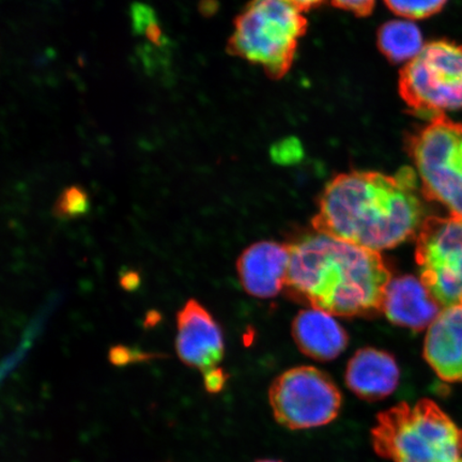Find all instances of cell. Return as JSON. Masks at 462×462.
Wrapping results in <instances>:
<instances>
[{
  "instance_id": "1",
  "label": "cell",
  "mask_w": 462,
  "mask_h": 462,
  "mask_svg": "<svg viewBox=\"0 0 462 462\" xmlns=\"http://www.w3.org/2000/svg\"><path fill=\"white\" fill-rule=\"evenodd\" d=\"M417 172L342 173L327 184L311 221L317 233L374 252L413 238L423 224Z\"/></svg>"
},
{
  "instance_id": "2",
  "label": "cell",
  "mask_w": 462,
  "mask_h": 462,
  "mask_svg": "<svg viewBox=\"0 0 462 462\" xmlns=\"http://www.w3.org/2000/svg\"><path fill=\"white\" fill-rule=\"evenodd\" d=\"M289 246L286 288L292 298L342 317L383 311L391 273L379 252L319 233Z\"/></svg>"
},
{
  "instance_id": "3",
  "label": "cell",
  "mask_w": 462,
  "mask_h": 462,
  "mask_svg": "<svg viewBox=\"0 0 462 462\" xmlns=\"http://www.w3.org/2000/svg\"><path fill=\"white\" fill-rule=\"evenodd\" d=\"M371 436L375 454L391 462H462V429L429 398L380 412Z\"/></svg>"
},
{
  "instance_id": "4",
  "label": "cell",
  "mask_w": 462,
  "mask_h": 462,
  "mask_svg": "<svg viewBox=\"0 0 462 462\" xmlns=\"http://www.w3.org/2000/svg\"><path fill=\"white\" fill-rule=\"evenodd\" d=\"M303 13L291 0H250L235 22L230 54L259 66L270 78H284L308 29Z\"/></svg>"
},
{
  "instance_id": "5",
  "label": "cell",
  "mask_w": 462,
  "mask_h": 462,
  "mask_svg": "<svg viewBox=\"0 0 462 462\" xmlns=\"http://www.w3.org/2000/svg\"><path fill=\"white\" fill-rule=\"evenodd\" d=\"M406 148L424 198L462 217V125L437 116L411 133Z\"/></svg>"
},
{
  "instance_id": "6",
  "label": "cell",
  "mask_w": 462,
  "mask_h": 462,
  "mask_svg": "<svg viewBox=\"0 0 462 462\" xmlns=\"http://www.w3.org/2000/svg\"><path fill=\"white\" fill-rule=\"evenodd\" d=\"M400 94L410 111L430 120L462 109V45L446 40L425 44L403 67Z\"/></svg>"
},
{
  "instance_id": "7",
  "label": "cell",
  "mask_w": 462,
  "mask_h": 462,
  "mask_svg": "<svg viewBox=\"0 0 462 462\" xmlns=\"http://www.w3.org/2000/svg\"><path fill=\"white\" fill-rule=\"evenodd\" d=\"M270 406L282 426L291 430L330 424L342 408V394L330 375L311 366L289 369L269 391Z\"/></svg>"
},
{
  "instance_id": "8",
  "label": "cell",
  "mask_w": 462,
  "mask_h": 462,
  "mask_svg": "<svg viewBox=\"0 0 462 462\" xmlns=\"http://www.w3.org/2000/svg\"><path fill=\"white\" fill-rule=\"evenodd\" d=\"M420 281L443 308L462 306V217H430L415 247Z\"/></svg>"
},
{
  "instance_id": "9",
  "label": "cell",
  "mask_w": 462,
  "mask_h": 462,
  "mask_svg": "<svg viewBox=\"0 0 462 462\" xmlns=\"http://www.w3.org/2000/svg\"><path fill=\"white\" fill-rule=\"evenodd\" d=\"M176 351L186 365L204 374L218 367L224 339L215 318L198 300L190 299L177 313Z\"/></svg>"
},
{
  "instance_id": "10",
  "label": "cell",
  "mask_w": 462,
  "mask_h": 462,
  "mask_svg": "<svg viewBox=\"0 0 462 462\" xmlns=\"http://www.w3.org/2000/svg\"><path fill=\"white\" fill-rule=\"evenodd\" d=\"M291 246L262 241L247 247L236 263L241 285L253 297L270 299L286 286Z\"/></svg>"
},
{
  "instance_id": "11",
  "label": "cell",
  "mask_w": 462,
  "mask_h": 462,
  "mask_svg": "<svg viewBox=\"0 0 462 462\" xmlns=\"http://www.w3.org/2000/svg\"><path fill=\"white\" fill-rule=\"evenodd\" d=\"M440 306L421 281L403 275L386 287L383 311L393 325L421 331L440 315Z\"/></svg>"
},
{
  "instance_id": "12",
  "label": "cell",
  "mask_w": 462,
  "mask_h": 462,
  "mask_svg": "<svg viewBox=\"0 0 462 462\" xmlns=\"http://www.w3.org/2000/svg\"><path fill=\"white\" fill-rule=\"evenodd\" d=\"M401 372L389 352L363 348L357 350L346 365L345 380L348 389L361 400L374 402L384 400L397 389Z\"/></svg>"
},
{
  "instance_id": "13",
  "label": "cell",
  "mask_w": 462,
  "mask_h": 462,
  "mask_svg": "<svg viewBox=\"0 0 462 462\" xmlns=\"http://www.w3.org/2000/svg\"><path fill=\"white\" fill-rule=\"evenodd\" d=\"M424 356L439 378L462 383V306L441 310L426 335Z\"/></svg>"
},
{
  "instance_id": "14",
  "label": "cell",
  "mask_w": 462,
  "mask_h": 462,
  "mask_svg": "<svg viewBox=\"0 0 462 462\" xmlns=\"http://www.w3.org/2000/svg\"><path fill=\"white\" fill-rule=\"evenodd\" d=\"M292 337L302 354L320 362L337 359L349 342L345 328L330 314L316 309L300 311L294 318Z\"/></svg>"
},
{
  "instance_id": "15",
  "label": "cell",
  "mask_w": 462,
  "mask_h": 462,
  "mask_svg": "<svg viewBox=\"0 0 462 462\" xmlns=\"http://www.w3.org/2000/svg\"><path fill=\"white\" fill-rule=\"evenodd\" d=\"M378 46L389 60L410 62L417 57L425 44L423 34L411 20H393L379 29Z\"/></svg>"
},
{
  "instance_id": "16",
  "label": "cell",
  "mask_w": 462,
  "mask_h": 462,
  "mask_svg": "<svg viewBox=\"0 0 462 462\" xmlns=\"http://www.w3.org/2000/svg\"><path fill=\"white\" fill-rule=\"evenodd\" d=\"M133 32L146 39L150 48L162 51L171 48L170 39L165 36L163 27L160 24L157 14L148 5L135 3L130 9Z\"/></svg>"
},
{
  "instance_id": "17",
  "label": "cell",
  "mask_w": 462,
  "mask_h": 462,
  "mask_svg": "<svg viewBox=\"0 0 462 462\" xmlns=\"http://www.w3.org/2000/svg\"><path fill=\"white\" fill-rule=\"evenodd\" d=\"M90 199L87 190L80 186H71L62 190L55 201L53 216L61 221L79 218L88 215Z\"/></svg>"
},
{
  "instance_id": "18",
  "label": "cell",
  "mask_w": 462,
  "mask_h": 462,
  "mask_svg": "<svg viewBox=\"0 0 462 462\" xmlns=\"http://www.w3.org/2000/svg\"><path fill=\"white\" fill-rule=\"evenodd\" d=\"M384 3L402 19L413 21L440 13L448 0H384Z\"/></svg>"
},
{
  "instance_id": "19",
  "label": "cell",
  "mask_w": 462,
  "mask_h": 462,
  "mask_svg": "<svg viewBox=\"0 0 462 462\" xmlns=\"http://www.w3.org/2000/svg\"><path fill=\"white\" fill-rule=\"evenodd\" d=\"M161 357L149 352H144L140 349H132L130 346L125 345L113 346L108 351V360L114 366L125 367L130 365L132 363L146 362Z\"/></svg>"
},
{
  "instance_id": "20",
  "label": "cell",
  "mask_w": 462,
  "mask_h": 462,
  "mask_svg": "<svg viewBox=\"0 0 462 462\" xmlns=\"http://www.w3.org/2000/svg\"><path fill=\"white\" fill-rule=\"evenodd\" d=\"M339 9L349 11L357 16H367L374 10L375 0H331Z\"/></svg>"
},
{
  "instance_id": "21",
  "label": "cell",
  "mask_w": 462,
  "mask_h": 462,
  "mask_svg": "<svg viewBox=\"0 0 462 462\" xmlns=\"http://www.w3.org/2000/svg\"><path fill=\"white\" fill-rule=\"evenodd\" d=\"M202 374H204L205 388L210 394H217L222 392L229 377L228 374L225 373L221 367L212 368Z\"/></svg>"
},
{
  "instance_id": "22",
  "label": "cell",
  "mask_w": 462,
  "mask_h": 462,
  "mask_svg": "<svg viewBox=\"0 0 462 462\" xmlns=\"http://www.w3.org/2000/svg\"><path fill=\"white\" fill-rule=\"evenodd\" d=\"M120 287L125 291L134 292L140 289L142 285L141 274L136 270L125 269L121 271L119 276Z\"/></svg>"
},
{
  "instance_id": "23",
  "label": "cell",
  "mask_w": 462,
  "mask_h": 462,
  "mask_svg": "<svg viewBox=\"0 0 462 462\" xmlns=\"http://www.w3.org/2000/svg\"><path fill=\"white\" fill-rule=\"evenodd\" d=\"M162 320V315L158 310H149L146 316V320L143 322V326L146 328H152L158 325Z\"/></svg>"
},
{
  "instance_id": "24",
  "label": "cell",
  "mask_w": 462,
  "mask_h": 462,
  "mask_svg": "<svg viewBox=\"0 0 462 462\" xmlns=\"http://www.w3.org/2000/svg\"><path fill=\"white\" fill-rule=\"evenodd\" d=\"M291 2L299 5L302 10L306 11L321 5L323 0H291Z\"/></svg>"
},
{
  "instance_id": "25",
  "label": "cell",
  "mask_w": 462,
  "mask_h": 462,
  "mask_svg": "<svg viewBox=\"0 0 462 462\" xmlns=\"http://www.w3.org/2000/svg\"><path fill=\"white\" fill-rule=\"evenodd\" d=\"M200 11L205 15L215 13V3H213V0H204V2L200 4Z\"/></svg>"
},
{
  "instance_id": "26",
  "label": "cell",
  "mask_w": 462,
  "mask_h": 462,
  "mask_svg": "<svg viewBox=\"0 0 462 462\" xmlns=\"http://www.w3.org/2000/svg\"><path fill=\"white\" fill-rule=\"evenodd\" d=\"M256 462H281V461H277V460H271V459H263V460H258Z\"/></svg>"
}]
</instances>
